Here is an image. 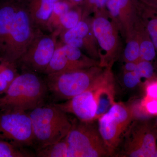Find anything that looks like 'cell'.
<instances>
[{
	"label": "cell",
	"instance_id": "cell-5",
	"mask_svg": "<svg viewBox=\"0 0 157 157\" xmlns=\"http://www.w3.org/2000/svg\"><path fill=\"white\" fill-rule=\"evenodd\" d=\"M72 121L66 138L70 148L69 157H103L110 156L94 121Z\"/></svg>",
	"mask_w": 157,
	"mask_h": 157
},
{
	"label": "cell",
	"instance_id": "cell-12",
	"mask_svg": "<svg viewBox=\"0 0 157 157\" xmlns=\"http://www.w3.org/2000/svg\"><path fill=\"white\" fill-rule=\"evenodd\" d=\"M99 66V63L86 56L79 48L58 40L52 58L44 74L45 75L68 70Z\"/></svg>",
	"mask_w": 157,
	"mask_h": 157
},
{
	"label": "cell",
	"instance_id": "cell-36",
	"mask_svg": "<svg viewBox=\"0 0 157 157\" xmlns=\"http://www.w3.org/2000/svg\"><path fill=\"white\" fill-rule=\"evenodd\" d=\"M156 125H157V118H156Z\"/></svg>",
	"mask_w": 157,
	"mask_h": 157
},
{
	"label": "cell",
	"instance_id": "cell-31",
	"mask_svg": "<svg viewBox=\"0 0 157 157\" xmlns=\"http://www.w3.org/2000/svg\"><path fill=\"white\" fill-rule=\"evenodd\" d=\"M145 6L157 9V0H140Z\"/></svg>",
	"mask_w": 157,
	"mask_h": 157
},
{
	"label": "cell",
	"instance_id": "cell-1",
	"mask_svg": "<svg viewBox=\"0 0 157 157\" xmlns=\"http://www.w3.org/2000/svg\"><path fill=\"white\" fill-rule=\"evenodd\" d=\"M115 83L112 67L105 68L92 86L61 104L63 111L82 121H95L115 103Z\"/></svg>",
	"mask_w": 157,
	"mask_h": 157
},
{
	"label": "cell",
	"instance_id": "cell-23",
	"mask_svg": "<svg viewBox=\"0 0 157 157\" xmlns=\"http://www.w3.org/2000/svg\"><path fill=\"white\" fill-rule=\"evenodd\" d=\"M34 155L23 147L17 146L7 140L0 139V157H31Z\"/></svg>",
	"mask_w": 157,
	"mask_h": 157
},
{
	"label": "cell",
	"instance_id": "cell-29",
	"mask_svg": "<svg viewBox=\"0 0 157 157\" xmlns=\"http://www.w3.org/2000/svg\"><path fill=\"white\" fill-rule=\"evenodd\" d=\"M145 96L157 99V78L147 80L145 85Z\"/></svg>",
	"mask_w": 157,
	"mask_h": 157
},
{
	"label": "cell",
	"instance_id": "cell-6",
	"mask_svg": "<svg viewBox=\"0 0 157 157\" xmlns=\"http://www.w3.org/2000/svg\"><path fill=\"white\" fill-rule=\"evenodd\" d=\"M94 14L92 26L98 45L99 66L112 67L120 49L119 29L107 8Z\"/></svg>",
	"mask_w": 157,
	"mask_h": 157
},
{
	"label": "cell",
	"instance_id": "cell-3",
	"mask_svg": "<svg viewBox=\"0 0 157 157\" xmlns=\"http://www.w3.org/2000/svg\"><path fill=\"white\" fill-rule=\"evenodd\" d=\"M35 143L39 148L56 143L65 138L72 126L67 113L56 104L42 105L31 110Z\"/></svg>",
	"mask_w": 157,
	"mask_h": 157
},
{
	"label": "cell",
	"instance_id": "cell-33",
	"mask_svg": "<svg viewBox=\"0 0 157 157\" xmlns=\"http://www.w3.org/2000/svg\"><path fill=\"white\" fill-rule=\"evenodd\" d=\"M6 67V66H3L2 67H0V71H1L2 70H3V69Z\"/></svg>",
	"mask_w": 157,
	"mask_h": 157
},
{
	"label": "cell",
	"instance_id": "cell-7",
	"mask_svg": "<svg viewBox=\"0 0 157 157\" xmlns=\"http://www.w3.org/2000/svg\"><path fill=\"white\" fill-rule=\"evenodd\" d=\"M135 116L133 107L114 103L98 120V129L110 154H115Z\"/></svg>",
	"mask_w": 157,
	"mask_h": 157
},
{
	"label": "cell",
	"instance_id": "cell-11",
	"mask_svg": "<svg viewBox=\"0 0 157 157\" xmlns=\"http://www.w3.org/2000/svg\"><path fill=\"white\" fill-rule=\"evenodd\" d=\"M59 36L56 32L45 34L39 31L17 61L23 70L44 74L53 56Z\"/></svg>",
	"mask_w": 157,
	"mask_h": 157
},
{
	"label": "cell",
	"instance_id": "cell-22",
	"mask_svg": "<svg viewBox=\"0 0 157 157\" xmlns=\"http://www.w3.org/2000/svg\"><path fill=\"white\" fill-rule=\"evenodd\" d=\"M76 6L70 9L61 17L57 29L55 31L59 35L63 31L73 28L82 19V9L81 8H75Z\"/></svg>",
	"mask_w": 157,
	"mask_h": 157
},
{
	"label": "cell",
	"instance_id": "cell-19",
	"mask_svg": "<svg viewBox=\"0 0 157 157\" xmlns=\"http://www.w3.org/2000/svg\"><path fill=\"white\" fill-rule=\"evenodd\" d=\"M66 137L56 143L38 148L37 156L69 157L70 148Z\"/></svg>",
	"mask_w": 157,
	"mask_h": 157
},
{
	"label": "cell",
	"instance_id": "cell-34",
	"mask_svg": "<svg viewBox=\"0 0 157 157\" xmlns=\"http://www.w3.org/2000/svg\"><path fill=\"white\" fill-rule=\"evenodd\" d=\"M1 98H2V97H0V109H1V107H2V101H1Z\"/></svg>",
	"mask_w": 157,
	"mask_h": 157
},
{
	"label": "cell",
	"instance_id": "cell-17",
	"mask_svg": "<svg viewBox=\"0 0 157 157\" xmlns=\"http://www.w3.org/2000/svg\"><path fill=\"white\" fill-rule=\"evenodd\" d=\"M139 16L151 38L157 52V9L145 6L141 2Z\"/></svg>",
	"mask_w": 157,
	"mask_h": 157
},
{
	"label": "cell",
	"instance_id": "cell-15",
	"mask_svg": "<svg viewBox=\"0 0 157 157\" xmlns=\"http://www.w3.org/2000/svg\"><path fill=\"white\" fill-rule=\"evenodd\" d=\"M59 0H31L27 5L31 19L35 26L42 30L50 16L54 6Z\"/></svg>",
	"mask_w": 157,
	"mask_h": 157
},
{
	"label": "cell",
	"instance_id": "cell-8",
	"mask_svg": "<svg viewBox=\"0 0 157 157\" xmlns=\"http://www.w3.org/2000/svg\"><path fill=\"white\" fill-rule=\"evenodd\" d=\"M41 30L34 25L27 5L17 4L10 28L6 60L14 64L18 61Z\"/></svg>",
	"mask_w": 157,
	"mask_h": 157
},
{
	"label": "cell",
	"instance_id": "cell-20",
	"mask_svg": "<svg viewBox=\"0 0 157 157\" xmlns=\"http://www.w3.org/2000/svg\"><path fill=\"white\" fill-rule=\"evenodd\" d=\"M17 5H7L0 8V38L8 45L10 28Z\"/></svg>",
	"mask_w": 157,
	"mask_h": 157
},
{
	"label": "cell",
	"instance_id": "cell-28",
	"mask_svg": "<svg viewBox=\"0 0 157 157\" xmlns=\"http://www.w3.org/2000/svg\"><path fill=\"white\" fill-rule=\"evenodd\" d=\"M141 78L136 71L124 73V84L128 88L132 89L137 86L141 81Z\"/></svg>",
	"mask_w": 157,
	"mask_h": 157
},
{
	"label": "cell",
	"instance_id": "cell-14",
	"mask_svg": "<svg viewBox=\"0 0 157 157\" xmlns=\"http://www.w3.org/2000/svg\"><path fill=\"white\" fill-rule=\"evenodd\" d=\"M140 4V0H107V10L125 39L134 30Z\"/></svg>",
	"mask_w": 157,
	"mask_h": 157
},
{
	"label": "cell",
	"instance_id": "cell-10",
	"mask_svg": "<svg viewBox=\"0 0 157 157\" xmlns=\"http://www.w3.org/2000/svg\"><path fill=\"white\" fill-rule=\"evenodd\" d=\"M0 109V139L21 147L33 145L35 138L29 113L12 107Z\"/></svg>",
	"mask_w": 157,
	"mask_h": 157
},
{
	"label": "cell",
	"instance_id": "cell-21",
	"mask_svg": "<svg viewBox=\"0 0 157 157\" xmlns=\"http://www.w3.org/2000/svg\"><path fill=\"white\" fill-rule=\"evenodd\" d=\"M126 42L124 53L125 62H139L140 60V41L138 32L135 27L132 34L126 39Z\"/></svg>",
	"mask_w": 157,
	"mask_h": 157
},
{
	"label": "cell",
	"instance_id": "cell-35",
	"mask_svg": "<svg viewBox=\"0 0 157 157\" xmlns=\"http://www.w3.org/2000/svg\"><path fill=\"white\" fill-rule=\"evenodd\" d=\"M154 157H157V150L155 154Z\"/></svg>",
	"mask_w": 157,
	"mask_h": 157
},
{
	"label": "cell",
	"instance_id": "cell-4",
	"mask_svg": "<svg viewBox=\"0 0 157 157\" xmlns=\"http://www.w3.org/2000/svg\"><path fill=\"white\" fill-rule=\"evenodd\" d=\"M104 68L95 66L46 75L48 91L59 101H67L92 86Z\"/></svg>",
	"mask_w": 157,
	"mask_h": 157
},
{
	"label": "cell",
	"instance_id": "cell-9",
	"mask_svg": "<svg viewBox=\"0 0 157 157\" xmlns=\"http://www.w3.org/2000/svg\"><path fill=\"white\" fill-rule=\"evenodd\" d=\"M157 128L147 120L136 121L131 124L123 137V148L118 155L154 157L157 150Z\"/></svg>",
	"mask_w": 157,
	"mask_h": 157
},
{
	"label": "cell",
	"instance_id": "cell-26",
	"mask_svg": "<svg viewBox=\"0 0 157 157\" xmlns=\"http://www.w3.org/2000/svg\"><path fill=\"white\" fill-rule=\"evenodd\" d=\"M139 109L145 116H157V99L145 96L139 104Z\"/></svg>",
	"mask_w": 157,
	"mask_h": 157
},
{
	"label": "cell",
	"instance_id": "cell-25",
	"mask_svg": "<svg viewBox=\"0 0 157 157\" xmlns=\"http://www.w3.org/2000/svg\"><path fill=\"white\" fill-rule=\"evenodd\" d=\"M107 0H83L82 1V19L90 17L92 14L106 8Z\"/></svg>",
	"mask_w": 157,
	"mask_h": 157
},
{
	"label": "cell",
	"instance_id": "cell-16",
	"mask_svg": "<svg viewBox=\"0 0 157 157\" xmlns=\"http://www.w3.org/2000/svg\"><path fill=\"white\" fill-rule=\"evenodd\" d=\"M135 27L139 35L140 60L151 62L155 57L156 50L139 16L135 23Z\"/></svg>",
	"mask_w": 157,
	"mask_h": 157
},
{
	"label": "cell",
	"instance_id": "cell-18",
	"mask_svg": "<svg viewBox=\"0 0 157 157\" xmlns=\"http://www.w3.org/2000/svg\"><path fill=\"white\" fill-rule=\"evenodd\" d=\"M76 6L67 0H59L56 2L45 25V29L47 30L50 33L56 31L62 16L71 8Z\"/></svg>",
	"mask_w": 157,
	"mask_h": 157
},
{
	"label": "cell",
	"instance_id": "cell-27",
	"mask_svg": "<svg viewBox=\"0 0 157 157\" xmlns=\"http://www.w3.org/2000/svg\"><path fill=\"white\" fill-rule=\"evenodd\" d=\"M135 71L141 78H144L149 80L155 77L154 67L150 61H139L137 63Z\"/></svg>",
	"mask_w": 157,
	"mask_h": 157
},
{
	"label": "cell",
	"instance_id": "cell-30",
	"mask_svg": "<svg viewBox=\"0 0 157 157\" xmlns=\"http://www.w3.org/2000/svg\"><path fill=\"white\" fill-rule=\"evenodd\" d=\"M137 63L134 62H126L124 66V73L133 72L135 71L137 67Z\"/></svg>",
	"mask_w": 157,
	"mask_h": 157
},
{
	"label": "cell",
	"instance_id": "cell-32",
	"mask_svg": "<svg viewBox=\"0 0 157 157\" xmlns=\"http://www.w3.org/2000/svg\"><path fill=\"white\" fill-rule=\"evenodd\" d=\"M67 1H69V2L73 3V4L77 5V4H79V3L82 2L83 0H67Z\"/></svg>",
	"mask_w": 157,
	"mask_h": 157
},
{
	"label": "cell",
	"instance_id": "cell-24",
	"mask_svg": "<svg viewBox=\"0 0 157 157\" xmlns=\"http://www.w3.org/2000/svg\"><path fill=\"white\" fill-rule=\"evenodd\" d=\"M18 75L13 66L6 67L0 71V94H5Z\"/></svg>",
	"mask_w": 157,
	"mask_h": 157
},
{
	"label": "cell",
	"instance_id": "cell-2",
	"mask_svg": "<svg viewBox=\"0 0 157 157\" xmlns=\"http://www.w3.org/2000/svg\"><path fill=\"white\" fill-rule=\"evenodd\" d=\"M48 91L45 79L38 73L23 70L1 98V108L9 107L31 111L43 105Z\"/></svg>",
	"mask_w": 157,
	"mask_h": 157
},
{
	"label": "cell",
	"instance_id": "cell-13",
	"mask_svg": "<svg viewBox=\"0 0 157 157\" xmlns=\"http://www.w3.org/2000/svg\"><path fill=\"white\" fill-rule=\"evenodd\" d=\"M59 38L61 42L79 48L99 62L98 44L93 31L92 18L90 17L82 19L73 28L62 32Z\"/></svg>",
	"mask_w": 157,
	"mask_h": 157
}]
</instances>
